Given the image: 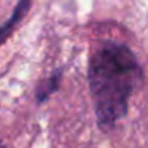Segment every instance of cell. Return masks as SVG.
Returning a JSON list of instances; mask_svg holds the SVG:
<instances>
[{
  "mask_svg": "<svg viewBox=\"0 0 148 148\" xmlns=\"http://www.w3.org/2000/svg\"><path fill=\"white\" fill-rule=\"evenodd\" d=\"M0 148H5V147H3V143H2V142H0Z\"/></svg>",
  "mask_w": 148,
  "mask_h": 148,
  "instance_id": "277c9868",
  "label": "cell"
},
{
  "mask_svg": "<svg viewBox=\"0 0 148 148\" xmlns=\"http://www.w3.org/2000/svg\"><path fill=\"white\" fill-rule=\"evenodd\" d=\"M32 0H18L16 5H14V10L11 13V16L7 19V23H3L0 26V45H3L8 38L11 37L13 30L18 27V24L24 19V16L27 14L30 8Z\"/></svg>",
  "mask_w": 148,
  "mask_h": 148,
  "instance_id": "7a4b0ae2",
  "label": "cell"
},
{
  "mask_svg": "<svg viewBox=\"0 0 148 148\" xmlns=\"http://www.w3.org/2000/svg\"><path fill=\"white\" fill-rule=\"evenodd\" d=\"M88 81L97 124L110 131L127 115L129 99L143 81V70L127 45L107 40L91 54Z\"/></svg>",
  "mask_w": 148,
  "mask_h": 148,
  "instance_id": "6da1fadb",
  "label": "cell"
},
{
  "mask_svg": "<svg viewBox=\"0 0 148 148\" xmlns=\"http://www.w3.org/2000/svg\"><path fill=\"white\" fill-rule=\"evenodd\" d=\"M62 69L56 70L54 73H51L46 80H43L42 83L37 86V91H35V99H37V103H43L51 97V94H54L56 91L59 89L61 86V80H62Z\"/></svg>",
  "mask_w": 148,
  "mask_h": 148,
  "instance_id": "3957f363",
  "label": "cell"
}]
</instances>
